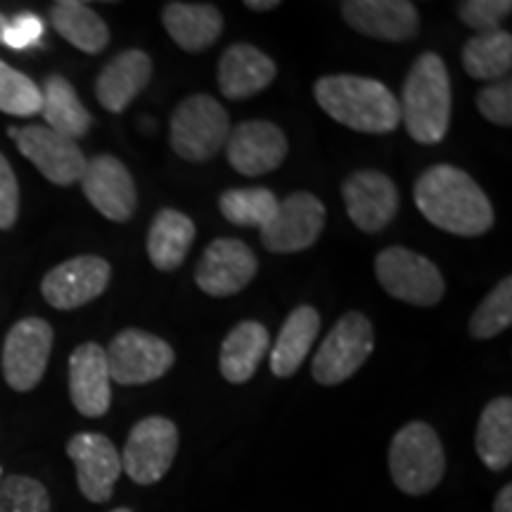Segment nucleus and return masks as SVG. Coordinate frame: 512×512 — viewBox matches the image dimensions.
Masks as SVG:
<instances>
[{"instance_id": "f704fd0d", "label": "nucleus", "mask_w": 512, "mask_h": 512, "mask_svg": "<svg viewBox=\"0 0 512 512\" xmlns=\"http://www.w3.org/2000/svg\"><path fill=\"white\" fill-rule=\"evenodd\" d=\"M512 12L510 0H465L458 5V17L479 34L496 31Z\"/></svg>"}, {"instance_id": "79ce46f5", "label": "nucleus", "mask_w": 512, "mask_h": 512, "mask_svg": "<svg viewBox=\"0 0 512 512\" xmlns=\"http://www.w3.org/2000/svg\"><path fill=\"white\" fill-rule=\"evenodd\" d=\"M17 131H19V128H8V136L10 138H17Z\"/></svg>"}, {"instance_id": "72a5a7b5", "label": "nucleus", "mask_w": 512, "mask_h": 512, "mask_svg": "<svg viewBox=\"0 0 512 512\" xmlns=\"http://www.w3.org/2000/svg\"><path fill=\"white\" fill-rule=\"evenodd\" d=\"M0 512H50L48 489L38 479L10 475L0 479Z\"/></svg>"}, {"instance_id": "a878e982", "label": "nucleus", "mask_w": 512, "mask_h": 512, "mask_svg": "<svg viewBox=\"0 0 512 512\" xmlns=\"http://www.w3.org/2000/svg\"><path fill=\"white\" fill-rule=\"evenodd\" d=\"M41 114L50 131L69 140H79L91 131L93 117L86 110L74 86L60 74H50L41 88Z\"/></svg>"}, {"instance_id": "bb28decb", "label": "nucleus", "mask_w": 512, "mask_h": 512, "mask_svg": "<svg viewBox=\"0 0 512 512\" xmlns=\"http://www.w3.org/2000/svg\"><path fill=\"white\" fill-rule=\"evenodd\" d=\"M320 330V313L313 306H297L287 316L271 351V373L275 377H292L302 368L304 358L316 342Z\"/></svg>"}, {"instance_id": "cd10ccee", "label": "nucleus", "mask_w": 512, "mask_h": 512, "mask_svg": "<svg viewBox=\"0 0 512 512\" xmlns=\"http://www.w3.org/2000/svg\"><path fill=\"white\" fill-rule=\"evenodd\" d=\"M50 24L64 41L72 43L81 53L98 55L110 43V29L105 19L91 5L79 0H57L50 5Z\"/></svg>"}, {"instance_id": "9b49d317", "label": "nucleus", "mask_w": 512, "mask_h": 512, "mask_svg": "<svg viewBox=\"0 0 512 512\" xmlns=\"http://www.w3.org/2000/svg\"><path fill=\"white\" fill-rule=\"evenodd\" d=\"M323 202L311 192H292L280 200L278 211L271 221L261 228V242L273 254H294L313 247L325 228Z\"/></svg>"}, {"instance_id": "7c9ffc66", "label": "nucleus", "mask_w": 512, "mask_h": 512, "mask_svg": "<svg viewBox=\"0 0 512 512\" xmlns=\"http://www.w3.org/2000/svg\"><path fill=\"white\" fill-rule=\"evenodd\" d=\"M280 200L268 188H233L219 197L223 219L242 228H264L278 211Z\"/></svg>"}, {"instance_id": "f8f14e48", "label": "nucleus", "mask_w": 512, "mask_h": 512, "mask_svg": "<svg viewBox=\"0 0 512 512\" xmlns=\"http://www.w3.org/2000/svg\"><path fill=\"white\" fill-rule=\"evenodd\" d=\"M110 278L112 266L102 256L83 254L48 271L41 292L53 309L74 311L105 294Z\"/></svg>"}, {"instance_id": "a19ab883", "label": "nucleus", "mask_w": 512, "mask_h": 512, "mask_svg": "<svg viewBox=\"0 0 512 512\" xmlns=\"http://www.w3.org/2000/svg\"><path fill=\"white\" fill-rule=\"evenodd\" d=\"M5 29H8V17L0 12V43H3V36H5Z\"/></svg>"}, {"instance_id": "c03bdc74", "label": "nucleus", "mask_w": 512, "mask_h": 512, "mask_svg": "<svg viewBox=\"0 0 512 512\" xmlns=\"http://www.w3.org/2000/svg\"><path fill=\"white\" fill-rule=\"evenodd\" d=\"M0 479H3V467H0Z\"/></svg>"}, {"instance_id": "5701e85b", "label": "nucleus", "mask_w": 512, "mask_h": 512, "mask_svg": "<svg viewBox=\"0 0 512 512\" xmlns=\"http://www.w3.org/2000/svg\"><path fill=\"white\" fill-rule=\"evenodd\" d=\"M162 24L171 41L185 53H202L214 46L223 34V15L211 3H166Z\"/></svg>"}, {"instance_id": "4c0bfd02", "label": "nucleus", "mask_w": 512, "mask_h": 512, "mask_svg": "<svg viewBox=\"0 0 512 512\" xmlns=\"http://www.w3.org/2000/svg\"><path fill=\"white\" fill-rule=\"evenodd\" d=\"M19 219V183L8 157L0 152V230H10Z\"/></svg>"}, {"instance_id": "37998d69", "label": "nucleus", "mask_w": 512, "mask_h": 512, "mask_svg": "<svg viewBox=\"0 0 512 512\" xmlns=\"http://www.w3.org/2000/svg\"><path fill=\"white\" fill-rule=\"evenodd\" d=\"M112 512H133L131 508H117V510H112Z\"/></svg>"}, {"instance_id": "7ed1b4c3", "label": "nucleus", "mask_w": 512, "mask_h": 512, "mask_svg": "<svg viewBox=\"0 0 512 512\" xmlns=\"http://www.w3.org/2000/svg\"><path fill=\"white\" fill-rule=\"evenodd\" d=\"M401 124L420 145H437L451 126V79L439 53H422L403 81Z\"/></svg>"}, {"instance_id": "20e7f679", "label": "nucleus", "mask_w": 512, "mask_h": 512, "mask_svg": "<svg viewBox=\"0 0 512 512\" xmlns=\"http://www.w3.org/2000/svg\"><path fill=\"white\" fill-rule=\"evenodd\" d=\"M389 475L408 496L437 489L446 472V453L439 434L427 422H408L389 444Z\"/></svg>"}, {"instance_id": "c756f323", "label": "nucleus", "mask_w": 512, "mask_h": 512, "mask_svg": "<svg viewBox=\"0 0 512 512\" xmlns=\"http://www.w3.org/2000/svg\"><path fill=\"white\" fill-rule=\"evenodd\" d=\"M463 67L472 79L503 81L512 69V34L496 29L475 34L463 48Z\"/></svg>"}, {"instance_id": "dca6fc26", "label": "nucleus", "mask_w": 512, "mask_h": 512, "mask_svg": "<svg viewBox=\"0 0 512 512\" xmlns=\"http://www.w3.org/2000/svg\"><path fill=\"white\" fill-rule=\"evenodd\" d=\"M67 456L76 465L79 491L91 503H107L121 475V456L105 434L81 432L67 444Z\"/></svg>"}, {"instance_id": "b1692460", "label": "nucleus", "mask_w": 512, "mask_h": 512, "mask_svg": "<svg viewBox=\"0 0 512 512\" xmlns=\"http://www.w3.org/2000/svg\"><path fill=\"white\" fill-rule=\"evenodd\" d=\"M268 349H271V335H268L266 325L256 323V320H242L228 332L221 344V375L233 384L249 382Z\"/></svg>"}, {"instance_id": "c9c22d12", "label": "nucleus", "mask_w": 512, "mask_h": 512, "mask_svg": "<svg viewBox=\"0 0 512 512\" xmlns=\"http://www.w3.org/2000/svg\"><path fill=\"white\" fill-rule=\"evenodd\" d=\"M477 110L496 126H512V81L503 79L477 93Z\"/></svg>"}, {"instance_id": "f3484780", "label": "nucleus", "mask_w": 512, "mask_h": 512, "mask_svg": "<svg viewBox=\"0 0 512 512\" xmlns=\"http://www.w3.org/2000/svg\"><path fill=\"white\" fill-rule=\"evenodd\" d=\"M259 261L242 240L219 238L204 252L195 271V283L209 297H230L252 283Z\"/></svg>"}, {"instance_id": "393cba45", "label": "nucleus", "mask_w": 512, "mask_h": 512, "mask_svg": "<svg viewBox=\"0 0 512 512\" xmlns=\"http://www.w3.org/2000/svg\"><path fill=\"white\" fill-rule=\"evenodd\" d=\"M197 228L188 214L178 209H159L147 233V254L157 271L171 273L183 264Z\"/></svg>"}, {"instance_id": "1a4fd4ad", "label": "nucleus", "mask_w": 512, "mask_h": 512, "mask_svg": "<svg viewBox=\"0 0 512 512\" xmlns=\"http://www.w3.org/2000/svg\"><path fill=\"white\" fill-rule=\"evenodd\" d=\"M178 427L162 415H150L133 425L124 446L121 470L140 486L162 482L174 465Z\"/></svg>"}, {"instance_id": "473e14b6", "label": "nucleus", "mask_w": 512, "mask_h": 512, "mask_svg": "<svg viewBox=\"0 0 512 512\" xmlns=\"http://www.w3.org/2000/svg\"><path fill=\"white\" fill-rule=\"evenodd\" d=\"M41 105V86L0 60V112L12 117H34L41 114Z\"/></svg>"}, {"instance_id": "39448f33", "label": "nucleus", "mask_w": 512, "mask_h": 512, "mask_svg": "<svg viewBox=\"0 0 512 512\" xmlns=\"http://www.w3.org/2000/svg\"><path fill=\"white\" fill-rule=\"evenodd\" d=\"M228 112L211 95L185 98L171 114V147L185 162H209L226 147L230 136Z\"/></svg>"}, {"instance_id": "a211bd4d", "label": "nucleus", "mask_w": 512, "mask_h": 512, "mask_svg": "<svg viewBox=\"0 0 512 512\" xmlns=\"http://www.w3.org/2000/svg\"><path fill=\"white\" fill-rule=\"evenodd\" d=\"M17 150L55 185H74L83 174L86 157L74 140L48 126H24L17 131Z\"/></svg>"}, {"instance_id": "6e6552de", "label": "nucleus", "mask_w": 512, "mask_h": 512, "mask_svg": "<svg viewBox=\"0 0 512 512\" xmlns=\"http://www.w3.org/2000/svg\"><path fill=\"white\" fill-rule=\"evenodd\" d=\"M105 356L110 380L124 387L155 382L176 363V351L169 342L133 328L119 332L105 349Z\"/></svg>"}, {"instance_id": "ddd939ff", "label": "nucleus", "mask_w": 512, "mask_h": 512, "mask_svg": "<svg viewBox=\"0 0 512 512\" xmlns=\"http://www.w3.org/2000/svg\"><path fill=\"white\" fill-rule=\"evenodd\" d=\"M86 200L100 211L105 219L126 223L138 209V188L124 162L112 155L86 159L79 178Z\"/></svg>"}, {"instance_id": "6ab92c4d", "label": "nucleus", "mask_w": 512, "mask_h": 512, "mask_svg": "<svg viewBox=\"0 0 512 512\" xmlns=\"http://www.w3.org/2000/svg\"><path fill=\"white\" fill-rule=\"evenodd\" d=\"M347 24L377 41L401 43L418 34V8L408 0H347L339 5Z\"/></svg>"}, {"instance_id": "2f4dec72", "label": "nucleus", "mask_w": 512, "mask_h": 512, "mask_svg": "<svg viewBox=\"0 0 512 512\" xmlns=\"http://www.w3.org/2000/svg\"><path fill=\"white\" fill-rule=\"evenodd\" d=\"M512 323V278H503L494 290L479 302L470 318V335L491 339L508 330Z\"/></svg>"}, {"instance_id": "aec40b11", "label": "nucleus", "mask_w": 512, "mask_h": 512, "mask_svg": "<svg viewBox=\"0 0 512 512\" xmlns=\"http://www.w3.org/2000/svg\"><path fill=\"white\" fill-rule=\"evenodd\" d=\"M110 368L105 349L95 342L76 347L69 356V394L74 408L86 418H102L112 406Z\"/></svg>"}, {"instance_id": "412c9836", "label": "nucleus", "mask_w": 512, "mask_h": 512, "mask_svg": "<svg viewBox=\"0 0 512 512\" xmlns=\"http://www.w3.org/2000/svg\"><path fill=\"white\" fill-rule=\"evenodd\" d=\"M152 69H155V64L143 50H124V53L112 57L100 72L98 81H95V98L107 112L121 114L138 98V93L145 91V86L152 79Z\"/></svg>"}, {"instance_id": "2eb2a0df", "label": "nucleus", "mask_w": 512, "mask_h": 512, "mask_svg": "<svg viewBox=\"0 0 512 512\" xmlns=\"http://www.w3.org/2000/svg\"><path fill=\"white\" fill-rule=\"evenodd\" d=\"M287 138L283 128L271 124V121L256 119L242 121L235 128H230L226 140L228 162L242 176H264L278 169L285 162Z\"/></svg>"}, {"instance_id": "c85d7f7f", "label": "nucleus", "mask_w": 512, "mask_h": 512, "mask_svg": "<svg viewBox=\"0 0 512 512\" xmlns=\"http://www.w3.org/2000/svg\"><path fill=\"white\" fill-rule=\"evenodd\" d=\"M475 448L482 463L494 472L512 463V399L498 396L484 408L477 422Z\"/></svg>"}, {"instance_id": "9d476101", "label": "nucleus", "mask_w": 512, "mask_h": 512, "mask_svg": "<svg viewBox=\"0 0 512 512\" xmlns=\"http://www.w3.org/2000/svg\"><path fill=\"white\" fill-rule=\"evenodd\" d=\"M53 325L43 318H22L3 344V377L15 392H31L46 375L53 351Z\"/></svg>"}, {"instance_id": "4be33fe9", "label": "nucleus", "mask_w": 512, "mask_h": 512, "mask_svg": "<svg viewBox=\"0 0 512 512\" xmlns=\"http://www.w3.org/2000/svg\"><path fill=\"white\" fill-rule=\"evenodd\" d=\"M275 74H278V67L271 57L249 43L230 46L221 55L219 69H216L219 88L228 100H247L266 91L275 81Z\"/></svg>"}, {"instance_id": "f257e3e1", "label": "nucleus", "mask_w": 512, "mask_h": 512, "mask_svg": "<svg viewBox=\"0 0 512 512\" xmlns=\"http://www.w3.org/2000/svg\"><path fill=\"white\" fill-rule=\"evenodd\" d=\"M415 207L432 226L458 238H479L494 226L496 214L475 178L451 164H434L415 181Z\"/></svg>"}, {"instance_id": "58836bf2", "label": "nucleus", "mask_w": 512, "mask_h": 512, "mask_svg": "<svg viewBox=\"0 0 512 512\" xmlns=\"http://www.w3.org/2000/svg\"><path fill=\"white\" fill-rule=\"evenodd\" d=\"M494 512H512V484H505L494 501Z\"/></svg>"}, {"instance_id": "0eeeda50", "label": "nucleus", "mask_w": 512, "mask_h": 512, "mask_svg": "<svg viewBox=\"0 0 512 512\" xmlns=\"http://www.w3.org/2000/svg\"><path fill=\"white\" fill-rule=\"evenodd\" d=\"M375 273L389 297L413 306H437L444 299V275L427 256L406 247H387L377 254Z\"/></svg>"}, {"instance_id": "ea45409f", "label": "nucleus", "mask_w": 512, "mask_h": 512, "mask_svg": "<svg viewBox=\"0 0 512 512\" xmlns=\"http://www.w3.org/2000/svg\"><path fill=\"white\" fill-rule=\"evenodd\" d=\"M278 0H247L245 8L254 10V12H268V10H275L278 8Z\"/></svg>"}, {"instance_id": "423d86ee", "label": "nucleus", "mask_w": 512, "mask_h": 512, "mask_svg": "<svg viewBox=\"0 0 512 512\" xmlns=\"http://www.w3.org/2000/svg\"><path fill=\"white\" fill-rule=\"evenodd\" d=\"M373 349V323L361 311L344 313L313 356V380L325 387L349 380L368 361Z\"/></svg>"}, {"instance_id": "f03ea898", "label": "nucleus", "mask_w": 512, "mask_h": 512, "mask_svg": "<svg viewBox=\"0 0 512 512\" xmlns=\"http://www.w3.org/2000/svg\"><path fill=\"white\" fill-rule=\"evenodd\" d=\"M313 95L320 110L351 131L382 136L401 126L399 100L375 79L354 74L323 76L313 86Z\"/></svg>"}, {"instance_id": "4468645a", "label": "nucleus", "mask_w": 512, "mask_h": 512, "mask_svg": "<svg viewBox=\"0 0 512 512\" xmlns=\"http://www.w3.org/2000/svg\"><path fill=\"white\" fill-rule=\"evenodd\" d=\"M342 197L351 223L368 235L380 233L399 214V190L382 171H354L342 185Z\"/></svg>"}, {"instance_id": "e433bc0d", "label": "nucleus", "mask_w": 512, "mask_h": 512, "mask_svg": "<svg viewBox=\"0 0 512 512\" xmlns=\"http://www.w3.org/2000/svg\"><path fill=\"white\" fill-rule=\"evenodd\" d=\"M43 19L34 15V12H19L12 19H8V29H5L3 43L12 50H24L36 46L43 38Z\"/></svg>"}]
</instances>
